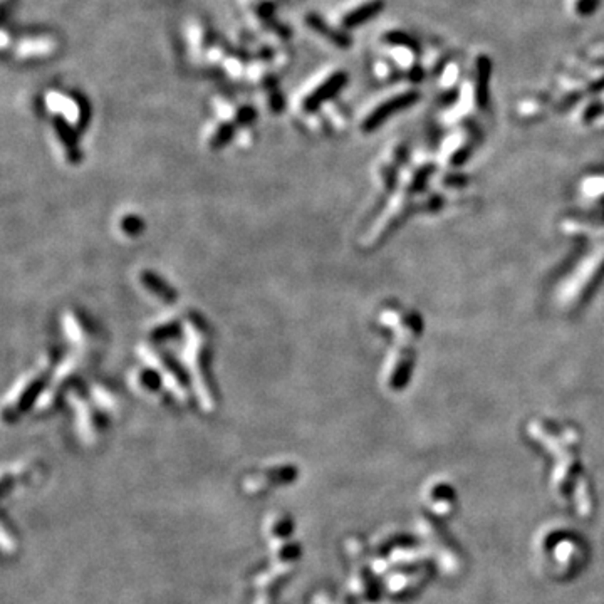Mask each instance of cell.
I'll return each instance as SVG.
<instances>
[{
  "label": "cell",
  "mask_w": 604,
  "mask_h": 604,
  "mask_svg": "<svg viewBox=\"0 0 604 604\" xmlns=\"http://www.w3.org/2000/svg\"><path fill=\"white\" fill-rule=\"evenodd\" d=\"M185 370L192 381V388L199 396L203 410L212 412L215 408V390L210 378V339L203 319L197 314H190L183 322Z\"/></svg>",
  "instance_id": "cell-1"
},
{
  "label": "cell",
  "mask_w": 604,
  "mask_h": 604,
  "mask_svg": "<svg viewBox=\"0 0 604 604\" xmlns=\"http://www.w3.org/2000/svg\"><path fill=\"white\" fill-rule=\"evenodd\" d=\"M346 81H348V78H346L343 71H331L319 74L316 79L307 81L302 86V89L299 91L294 109L306 120L314 118L329 101H333L341 93Z\"/></svg>",
  "instance_id": "cell-2"
},
{
  "label": "cell",
  "mask_w": 604,
  "mask_h": 604,
  "mask_svg": "<svg viewBox=\"0 0 604 604\" xmlns=\"http://www.w3.org/2000/svg\"><path fill=\"white\" fill-rule=\"evenodd\" d=\"M139 358L143 359L144 364L157 370V373L161 378L163 386L178 398L180 401H187L192 391V381L187 371L181 366H178L177 361H173L172 356L166 353L159 351L157 346L143 344L139 346Z\"/></svg>",
  "instance_id": "cell-3"
},
{
  "label": "cell",
  "mask_w": 604,
  "mask_h": 604,
  "mask_svg": "<svg viewBox=\"0 0 604 604\" xmlns=\"http://www.w3.org/2000/svg\"><path fill=\"white\" fill-rule=\"evenodd\" d=\"M56 363H58L56 356H44L43 363L14 386L9 396L5 398V406H3L5 415H19L39 398V394L47 386V376Z\"/></svg>",
  "instance_id": "cell-4"
},
{
  "label": "cell",
  "mask_w": 604,
  "mask_h": 604,
  "mask_svg": "<svg viewBox=\"0 0 604 604\" xmlns=\"http://www.w3.org/2000/svg\"><path fill=\"white\" fill-rule=\"evenodd\" d=\"M45 104L52 113L66 121L76 131H81L87 123V106L81 96L66 91H49L45 96Z\"/></svg>",
  "instance_id": "cell-5"
},
{
  "label": "cell",
  "mask_w": 604,
  "mask_h": 604,
  "mask_svg": "<svg viewBox=\"0 0 604 604\" xmlns=\"http://www.w3.org/2000/svg\"><path fill=\"white\" fill-rule=\"evenodd\" d=\"M56 51V41L47 34H22L12 43V52L21 59H41Z\"/></svg>",
  "instance_id": "cell-6"
},
{
  "label": "cell",
  "mask_w": 604,
  "mask_h": 604,
  "mask_svg": "<svg viewBox=\"0 0 604 604\" xmlns=\"http://www.w3.org/2000/svg\"><path fill=\"white\" fill-rule=\"evenodd\" d=\"M63 326L67 339L76 346V349H81L89 343H93L94 336H96L93 326L85 317V314L76 313V311H67L64 314Z\"/></svg>",
  "instance_id": "cell-7"
},
{
  "label": "cell",
  "mask_w": 604,
  "mask_h": 604,
  "mask_svg": "<svg viewBox=\"0 0 604 604\" xmlns=\"http://www.w3.org/2000/svg\"><path fill=\"white\" fill-rule=\"evenodd\" d=\"M138 282L139 286L144 289V292L150 294L153 299H157L158 302L173 304L177 301V291H175V289L157 272L153 271L139 272Z\"/></svg>",
  "instance_id": "cell-8"
},
{
  "label": "cell",
  "mask_w": 604,
  "mask_h": 604,
  "mask_svg": "<svg viewBox=\"0 0 604 604\" xmlns=\"http://www.w3.org/2000/svg\"><path fill=\"white\" fill-rule=\"evenodd\" d=\"M412 100H413V93H405L400 94V96H394L388 101L381 102L379 106H376L373 111H370L366 116H364V120L361 121V128L366 131L373 130V128L378 126V124H381L383 121L388 118V115L396 111V109L401 108V106L408 104Z\"/></svg>",
  "instance_id": "cell-9"
},
{
  "label": "cell",
  "mask_w": 604,
  "mask_h": 604,
  "mask_svg": "<svg viewBox=\"0 0 604 604\" xmlns=\"http://www.w3.org/2000/svg\"><path fill=\"white\" fill-rule=\"evenodd\" d=\"M381 7H383L381 0H368V2L358 3V5L346 10V12L341 15L339 25H337V27L355 29L356 25L363 24V22L370 21L371 17H374V15L381 10Z\"/></svg>",
  "instance_id": "cell-10"
},
{
  "label": "cell",
  "mask_w": 604,
  "mask_h": 604,
  "mask_svg": "<svg viewBox=\"0 0 604 604\" xmlns=\"http://www.w3.org/2000/svg\"><path fill=\"white\" fill-rule=\"evenodd\" d=\"M130 379L133 388L138 390L139 393L146 394V396L159 393V390L165 388L161 378H159V374L157 373V370H153V368L148 366V364H144V368H138V370L133 371Z\"/></svg>",
  "instance_id": "cell-11"
},
{
  "label": "cell",
  "mask_w": 604,
  "mask_h": 604,
  "mask_svg": "<svg viewBox=\"0 0 604 604\" xmlns=\"http://www.w3.org/2000/svg\"><path fill=\"white\" fill-rule=\"evenodd\" d=\"M180 331H183V322L180 321V317L165 316L151 324L148 334H150L151 339L165 341V339H170V337H173L175 334L180 333Z\"/></svg>",
  "instance_id": "cell-12"
},
{
  "label": "cell",
  "mask_w": 604,
  "mask_h": 604,
  "mask_svg": "<svg viewBox=\"0 0 604 604\" xmlns=\"http://www.w3.org/2000/svg\"><path fill=\"white\" fill-rule=\"evenodd\" d=\"M120 230L128 237H135L143 230V222L138 215L126 214L120 219Z\"/></svg>",
  "instance_id": "cell-13"
},
{
  "label": "cell",
  "mask_w": 604,
  "mask_h": 604,
  "mask_svg": "<svg viewBox=\"0 0 604 604\" xmlns=\"http://www.w3.org/2000/svg\"><path fill=\"white\" fill-rule=\"evenodd\" d=\"M596 5H598V0H583V2H579L577 9H579L581 12H592Z\"/></svg>",
  "instance_id": "cell-14"
}]
</instances>
